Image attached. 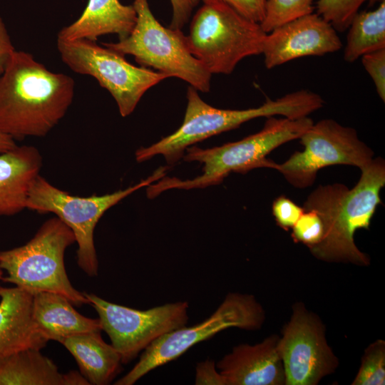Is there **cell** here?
<instances>
[{"mask_svg": "<svg viewBox=\"0 0 385 385\" xmlns=\"http://www.w3.org/2000/svg\"><path fill=\"white\" fill-rule=\"evenodd\" d=\"M74 90L70 76L15 51L0 76V131L14 140L46 135L66 115Z\"/></svg>", "mask_w": 385, "mask_h": 385, "instance_id": "1", "label": "cell"}, {"mask_svg": "<svg viewBox=\"0 0 385 385\" xmlns=\"http://www.w3.org/2000/svg\"><path fill=\"white\" fill-rule=\"evenodd\" d=\"M361 172L351 189L341 183L319 185L304 202V210L316 211L324 224L323 239L309 247L315 257L369 265V257L356 246L354 236L359 229H369L377 206L382 203L380 192L385 185L384 160L373 158Z\"/></svg>", "mask_w": 385, "mask_h": 385, "instance_id": "2", "label": "cell"}, {"mask_svg": "<svg viewBox=\"0 0 385 385\" xmlns=\"http://www.w3.org/2000/svg\"><path fill=\"white\" fill-rule=\"evenodd\" d=\"M197 90L189 86L187 90V107L180 127L173 133L157 143L140 147L135 153L141 163L156 155H162L170 165L183 158L190 145L221 133L235 129L242 123L260 117L281 115L289 119L308 116L316 108L314 95L301 89L279 98H267L259 107L245 110L220 109L205 102Z\"/></svg>", "mask_w": 385, "mask_h": 385, "instance_id": "3", "label": "cell"}, {"mask_svg": "<svg viewBox=\"0 0 385 385\" xmlns=\"http://www.w3.org/2000/svg\"><path fill=\"white\" fill-rule=\"evenodd\" d=\"M308 116L289 119L268 117L259 132L242 140L207 149L188 147L185 161L203 164V173L191 180L164 176L147 186V196L153 199L170 189L204 188L221 183L230 173H245L255 168H271L273 161L267 155L281 145L299 139L313 124Z\"/></svg>", "mask_w": 385, "mask_h": 385, "instance_id": "4", "label": "cell"}, {"mask_svg": "<svg viewBox=\"0 0 385 385\" xmlns=\"http://www.w3.org/2000/svg\"><path fill=\"white\" fill-rule=\"evenodd\" d=\"M75 242L72 230L58 217L47 220L27 243L0 251V267L7 273L2 280L32 294H61L76 306L89 304L71 284L64 265L65 251Z\"/></svg>", "mask_w": 385, "mask_h": 385, "instance_id": "5", "label": "cell"}, {"mask_svg": "<svg viewBox=\"0 0 385 385\" xmlns=\"http://www.w3.org/2000/svg\"><path fill=\"white\" fill-rule=\"evenodd\" d=\"M252 21L220 1L203 4L190 25L191 53L212 74H230L243 58L262 53L266 36Z\"/></svg>", "mask_w": 385, "mask_h": 385, "instance_id": "6", "label": "cell"}, {"mask_svg": "<svg viewBox=\"0 0 385 385\" xmlns=\"http://www.w3.org/2000/svg\"><path fill=\"white\" fill-rule=\"evenodd\" d=\"M137 14L130 34L116 42L101 44L123 56H133L141 66L175 77L198 91L210 90L212 74L191 53L182 30L163 26L154 16L148 0H134Z\"/></svg>", "mask_w": 385, "mask_h": 385, "instance_id": "7", "label": "cell"}, {"mask_svg": "<svg viewBox=\"0 0 385 385\" xmlns=\"http://www.w3.org/2000/svg\"><path fill=\"white\" fill-rule=\"evenodd\" d=\"M167 169L160 167L148 178L124 190L89 197L71 195L38 175L29 190L26 208L41 213H53L64 222L72 230L78 244V265L88 276L95 277L98 263L93 235L101 217L125 197L163 178Z\"/></svg>", "mask_w": 385, "mask_h": 385, "instance_id": "8", "label": "cell"}, {"mask_svg": "<svg viewBox=\"0 0 385 385\" xmlns=\"http://www.w3.org/2000/svg\"><path fill=\"white\" fill-rule=\"evenodd\" d=\"M265 319L254 296L229 293L217 309L202 322L168 332L145 349L135 365L115 385H133L150 371L183 355L194 345L230 327L256 330Z\"/></svg>", "mask_w": 385, "mask_h": 385, "instance_id": "9", "label": "cell"}, {"mask_svg": "<svg viewBox=\"0 0 385 385\" xmlns=\"http://www.w3.org/2000/svg\"><path fill=\"white\" fill-rule=\"evenodd\" d=\"M102 45V44H101ZM62 61L73 72L91 76L114 98L120 114H131L144 93L168 76L129 63L124 56L96 41L57 38Z\"/></svg>", "mask_w": 385, "mask_h": 385, "instance_id": "10", "label": "cell"}, {"mask_svg": "<svg viewBox=\"0 0 385 385\" xmlns=\"http://www.w3.org/2000/svg\"><path fill=\"white\" fill-rule=\"evenodd\" d=\"M299 139L304 150L271 167L297 188L312 185L317 172L324 167L347 165L361 170L373 160V150L359 140L356 130L333 119L313 123Z\"/></svg>", "mask_w": 385, "mask_h": 385, "instance_id": "11", "label": "cell"}, {"mask_svg": "<svg viewBox=\"0 0 385 385\" xmlns=\"http://www.w3.org/2000/svg\"><path fill=\"white\" fill-rule=\"evenodd\" d=\"M98 314L102 331L126 364L163 335L185 326L189 320L188 302L166 303L138 310L83 292Z\"/></svg>", "mask_w": 385, "mask_h": 385, "instance_id": "12", "label": "cell"}, {"mask_svg": "<svg viewBox=\"0 0 385 385\" xmlns=\"http://www.w3.org/2000/svg\"><path fill=\"white\" fill-rule=\"evenodd\" d=\"M277 350L286 385H315L338 364L327 343L323 324L302 304L293 308L291 319L279 338Z\"/></svg>", "mask_w": 385, "mask_h": 385, "instance_id": "13", "label": "cell"}, {"mask_svg": "<svg viewBox=\"0 0 385 385\" xmlns=\"http://www.w3.org/2000/svg\"><path fill=\"white\" fill-rule=\"evenodd\" d=\"M334 27L317 13L301 16L267 33L262 53L270 69L304 56H323L341 49Z\"/></svg>", "mask_w": 385, "mask_h": 385, "instance_id": "14", "label": "cell"}, {"mask_svg": "<svg viewBox=\"0 0 385 385\" xmlns=\"http://www.w3.org/2000/svg\"><path fill=\"white\" fill-rule=\"evenodd\" d=\"M278 340L273 335L255 345L242 344L233 347L216 364L226 385L285 384Z\"/></svg>", "mask_w": 385, "mask_h": 385, "instance_id": "15", "label": "cell"}, {"mask_svg": "<svg viewBox=\"0 0 385 385\" xmlns=\"http://www.w3.org/2000/svg\"><path fill=\"white\" fill-rule=\"evenodd\" d=\"M33 294L18 287H0V356L48 342L32 316Z\"/></svg>", "mask_w": 385, "mask_h": 385, "instance_id": "16", "label": "cell"}, {"mask_svg": "<svg viewBox=\"0 0 385 385\" xmlns=\"http://www.w3.org/2000/svg\"><path fill=\"white\" fill-rule=\"evenodd\" d=\"M41 166L42 157L34 146L16 145L0 153V215L26 208L29 190Z\"/></svg>", "mask_w": 385, "mask_h": 385, "instance_id": "17", "label": "cell"}, {"mask_svg": "<svg viewBox=\"0 0 385 385\" xmlns=\"http://www.w3.org/2000/svg\"><path fill=\"white\" fill-rule=\"evenodd\" d=\"M136 20L133 5H123L119 0H88L80 17L62 28L57 38L96 41L103 35L116 34L120 40L130 34Z\"/></svg>", "mask_w": 385, "mask_h": 385, "instance_id": "18", "label": "cell"}, {"mask_svg": "<svg viewBox=\"0 0 385 385\" xmlns=\"http://www.w3.org/2000/svg\"><path fill=\"white\" fill-rule=\"evenodd\" d=\"M41 349L29 348L0 356V385H88L78 371L59 372Z\"/></svg>", "mask_w": 385, "mask_h": 385, "instance_id": "19", "label": "cell"}, {"mask_svg": "<svg viewBox=\"0 0 385 385\" xmlns=\"http://www.w3.org/2000/svg\"><path fill=\"white\" fill-rule=\"evenodd\" d=\"M65 297L50 292L33 294V319L41 334L48 340L61 342L78 334L102 331L98 319L78 313Z\"/></svg>", "mask_w": 385, "mask_h": 385, "instance_id": "20", "label": "cell"}, {"mask_svg": "<svg viewBox=\"0 0 385 385\" xmlns=\"http://www.w3.org/2000/svg\"><path fill=\"white\" fill-rule=\"evenodd\" d=\"M101 331L70 336L61 343L76 361L80 373L92 385H107L119 374L121 359L118 352L107 344Z\"/></svg>", "mask_w": 385, "mask_h": 385, "instance_id": "21", "label": "cell"}, {"mask_svg": "<svg viewBox=\"0 0 385 385\" xmlns=\"http://www.w3.org/2000/svg\"><path fill=\"white\" fill-rule=\"evenodd\" d=\"M344 59L352 63L363 55L385 48V0L371 11H358L351 19Z\"/></svg>", "mask_w": 385, "mask_h": 385, "instance_id": "22", "label": "cell"}, {"mask_svg": "<svg viewBox=\"0 0 385 385\" xmlns=\"http://www.w3.org/2000/svg\"><path fill=\"white\" fill-rule=\"evenodd\" d=\"M314 0H266L265 15L260 24L269 33L290 21L314 12Z\"/></svg>", "mask_w": 385, "mask_h": 385, "instance_id": "23", "label": "cell"}, {"mask_svg": "<svg viewBox=\"0 0 385 385\" xmlns=\"http://www.w3.org/2000/svg\"><path fill=\"white\" fill-rule=\"evenodd\" d=\"M385 384V342L378 339L364 351L361 364L353 385Z\"/></svg>", "mask_w": 385, "mask_h": 385, "instance_id": "24", "label": "cell"}, {"mask_svg": "<svg viewBox=\"0 0 385 385\" xmlns=\"http://www.w3.org/2000/svg\"><path fill=\"white\" fill-rule=\"evenodd\" d=\"M378 1L380 0H318L317 14L342 32L347 30L351 19L365 2Z\"/></svg>", "mask_w": 385, "mask_h": 385, "instance_id": "25", "label": "cell"}, {"mask_svg": "<svg viewBox=\"0 0 385 385\" xmlns=\"http://www.w3.org/2000/svg\"><path fill=\"white\" fill-rule=\"evenodd\" d=\"M292 229L294 240L308 247L319 244L324 234L323 222L313 210H304Z\"/></svg>", "mask_w": 385, "mask_h": 385, "instance_id": "26", "label": "cell"}, {"mask_svg": "<svg viewBox=\"0 0 385 385\" xmlns=\"http://www.w3.org/2000/svg\"><path fill=\"white\" fill-rule=\"evenodd\" d=\"M361 63L371 78L380 98L385 101V48L363 55Z\"/></svg>", "mask_w": 385, "mask_h": 385, "instance_id": "27", "label": "cell"}, {"mask_svg": "<svg viewBox=\"0 0 385 385\" xmlns=\"http://www.w3.org/2000/svg\"><path fill=\"white\" fill-rule=\"evenodd\" d=\"M272 210L277 225L284 230L292 228L304 211L303 207L284 195L273 201Z\"/></svg>", "mask_w": 385, "mask_h": 385, "instance_id": "28", "label": "cell"}, {"mask_svg": "<svg viewBox=\"0 0 385 385\" xmlns=\"http://www.w3.org/2000/svg\"><path fill=\"white\" fill-rule=\"evenodd\" d=\"M203 4L223 2L245 18L260 24L265 15L266 0H201Z\"/></svg>", "mask_w": 385, "mask_h": 385, "instance_id": "29", "label": "cell"}, {"mask_svg": "<svg viewBox=\"0 0 385 385\" xmlns=\"http://www.w3.org/2000/svg\"><path fill=\"white\" fill-rule=\"evenodd\" d=\"M201 0H170L173 9L170 28L182 30Z\"/></svg>", "mask_w": 385, "mask_h": 385, "instance_id": "30", "label": "cell"}, {"mask_svg": "<svg viewBox=\"0 0 385 385\" xmlns=\"http://www.w3.org/2000/svg\"><path fill=\"white\" fill-rule=\"evenodd\" d=\"M195 384L226 385L225 378L217 370L216 364L213 360L207 359L198 363L196 366Z\"/></svg>", "mask_w": 385, "mask_h": 385, "instance_id": "31", "label": "cell"}, {"mask_svg": "<svg viewBox=\"0 0 385 385\" xmlns=\"http://www.w3.org/2000/svg\"><path fill=\"white\" fill-rule=\"evenodd\" d=\"M15 51L6 25L0 16V76L5 70Z\"/></svg>", "mask_w": 385, "mask_h": 385, "instance_id": "32", "label": "cell"}, {"mask_svg": "<svg viewBox=\"0 0 385 385\" xmlns=\"http://www.w3.org/2000/svg\"><path fill=\"white\" fill-rule=\"evenodd\" d=\"M16 145L14 138L0 131V153L9 150Z\"/></svg>", "mask_w": 385, "mask_h": 385, "instance_id": "33", "label": "cell"}, {"mask_svg": "<svg viewBox=\"0 0 385 385\" xmlns=\"http://www.w3.org/2000/svg\"><path fill=\"white\" fill-rule=\"evenodd\" d=\"M3 278V272L2 269L0 267V280H2Z\"/></svg>", "mask_w": 385, "mask_h": 385, "instance_id": "34", "label": "cell"}]
</instances>
